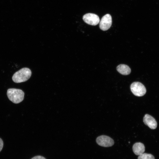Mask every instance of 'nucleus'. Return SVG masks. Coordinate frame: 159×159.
<instances>
[{
  "instance_id": "nucleus-9",
  "label": "nucleus",
  "mask_w": 159,
  "mask_h": 159,
  "mask_svg": "<svg viewBox=\"0 0 159 159\" xmlns=\"http://www.w3.org/2000/svg\"><path fill=\"white\" fill-rule=\"evenodd\" d=\"M116 69L119 72L123 75H128L131 72V69L129 67L124 64L119 65L117 67Z\"/></svg>"
},
{
  "instance_id": "nucleus-5",
  "label": "nucleus",
  "mask_w": 159,
  "mask_h": 159,
  "mask_svg": "<svg viewBox=\"0 0 159 159\" xmlns=\"http://www.w3.org/2000/svg\"><path fill=\"white\" fill-rule=\"evenodd\" d=\"M82 19L85 22L92 26L97 25L100 21V18L98 15L91 13L85 14L83 16Z\"/></svg>"
},
{
  "instance_id": "nucleus-6",
  "label": "nucleus",
  "mask_w": 159,
  "mask_h": 159,
  "mask_svg": "<svg viewBox=\"0 0 159 159\" xmlns=\"http://www.w3.org/2000/svg\"><path fill=\"white\" fill-rule=\"evenodd\" d=\"M99 27L101 29L105 31L108 29L112 24V18L109 14H107L103 16L100 21Z\"/></svg>"
},
{
  "instance_id": "nucleus-2",
  "label": "nucleus",
  "mask_w": 159,
  "mask_h": 159,
  "mask_svg": "<svg viewBox=\"0 0 159 159\" xmlns=\"http://www.w3.org/2000/svg\"><path fill=\"white\" fill-rule=\"evenodd\" d=\"M7 95L9 100L14 103L18 104L24 100V93L20 89L10 88L7 91Z\"/></svg>"
},
{
  "instance_id": "nucleus-1",
  "label": "nucleus",
  "mask_w": 159,
  "mask_h": 159,
  "mask_svg": "<svg viewBox=\"0 0 159 159\" xmlns=\"http://www.w3.org/2000/svg\"><path fill=\"white\" fill-rule=\"evenodd\" d=\"M32 72L28 68H23L16 72L12 77L13 81L16 83L27 81L31 77Z\"/></svg>"
},
{
  "instance_id": "nucleus-10",
  "label": "nucleus",
  "mask_w": 159,
  "mask_h": 159,
  "mask_svg": "<svg viewBox=\"0 0 159 159\" xmlns=\"http://www.w3.org/2000/svg\"><path fill=\"white\" fill-rule=\"evenodd\" d=\"M138 159H155L153 155L150 154L143 153L139 155Z\"/></svg>"
},
{
  "instance_id": "nucleus-7",
  "label": "nucleus",
  "mask_w": 159,
  "mask_h": 159,
  "mask_svg": "<svg viewBox=\"0 0 159 159\" xmlns=\"http://www.w3.org/2000/svg\"><path fill=\"white\" fill-rule=\"evenodd\" d=\"M144 123L152 129H155L157 127V123L155 119L151 115L146 114L143 118Z\"/></svg>"
},
{
  "instance_id": "nucleus-8",
  "label": "nucleus",
  "mask_w": 159,
  "mask_h": 159,
  "mask_svg": "<svg viewBox=\"0 0 159 159\" xmlns=\"http://www.w3.org/2000/svg\"><path fill=\"white\" fill-rule=\"evenodd\" d=\"M132 149L133 153L135 155H139L145 152V147L143 143L137 142L133 145Z\"/></svg>"
},
{
  "instance_id": "nucleus-12",
  "label": "nucleus",
  "mask_w": 159,
  "mask_h": 159,
  "mask_svg": "<svg viewBox=\"0 0 159 159\" xmlns=\"http://www.w3.org/2000/svg\"><path fill=\"white\" fill-rule=\"evenodd\" d=\"M3 146V142L2 140L0 138V152Z\"/></svg>"
},
{
  "instance_id": "nucleus-4",
  "label": "nucleus",
  "mask_w": 159,
  "mask_h": 159,
  "mask_svg": "<svg viewBox=\"0 0 159 159\" xmlns=\"http://www.w3.org/2000/svg\"><path fill=\"white\" fill-rule=\"evenodd\" d=\"M96 142L99 145L105 147H111L114 143V141L112 138L105 135H102L97 137Z\"/></svg>"
},
{
  "instance_id": "nucleus-11",
  "label": "nucleus",
  "mask_w": 159,
  "mask_h": 159,
  "mask_svg": "<svg viewBox=\"0 0 159 159\" xmlns=\"http://www.w3.org/2000/svg\"><path fill=\"white\" fill-rule=\"evenodd\" d=\"M31 159H46L44 157L41 155H37L32 158Z\"/></svg>"
},
{
  "instance_id": "nucleus-3",
  "label": "nucleus",
  "mask_w": 159,
  "mask_h": 159,
  "mask_svg": "<svg viewBox=\"0 0 159 159\" xmlns=\"http://www.w3.org/2000/svg\"><path fill=\"white\" fill-rule=\"evenodd\" d=\"M130 88L132 93L138 97L143 96L146 92V89L144 85L138 82H133L130 85Z\"/></svg>"
}]
</instances>
